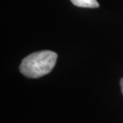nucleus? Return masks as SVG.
I'll use <instances>...</instances> for the list:
<instances>
[{"instance_id":"1","label":"nucleus","mask_w":123,"mask_h":123,"mask_svg":"<svg viewBox=\"0 0 123 123\" xmlns=\"http://www.w3.org/2000/svg\"><path fill=\"white\" fill-rule=\"evenodd\" d=\"M57 58V54L50 50L32 53L23 59L19 66V70L26 78H41L53 70Z\"/></svg>"},{"instance_id":"2","label":"nucleus","mask_w":123,"mask_h":123,"mask_svg":"<svg viewBox=\"0 0 123 123\" xmlns=\"http://www.w3.org/2000/svg\"><path fill=\"white\" fill-rule=\"evenodd\" d=\"M71 2L76 6L86 7V8H97L99 3L97 0H70Z\"/></svg>"},{"instance_id":"3","label":"nucleus","mask_w":123,"mask_h":123,"mask_svg":"<svg viewBox=\"0 0 123 123\" xmlns=\"http://www.w3.org/2000/svg\"><path fill=\"white\" fill-rule=\"evenodd\" d=\"M120 86H121L122 93V94H123V78H122L121 80H120Z\"/></svg>"}]
</instances>
